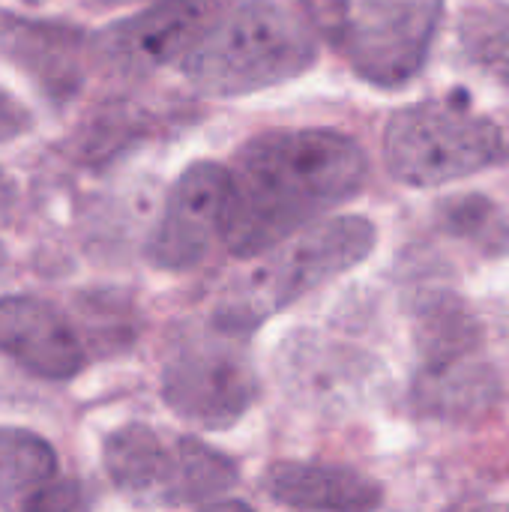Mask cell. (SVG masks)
<instances>
[{"label":"cell","mask_w":509,"mask_h":512,"mask_svg":"<svg viewBox=\"0 0 509 512\" xmlns=\"http://www.w3.org/2000/svg\"><path fill=\"white\" fill-rule=\"evenodd\" d=\"M234 225L228 252L258 258L363 192L366 150L339 129H267L228 165Z\"/></svg>","instance_id":"6da1fadb"},{"label":"cell","mask_w":509,"mask_h":512,"mask_svg":"<svg viewBox=\"0 0 509 512\" xmlns=\"http://www.w3.org/2000/svg\"><path fill=\"white\" fill-rule=\"evenodd\" d=\"M315 60L309 18L279 0H234L177 66L201 96L240 99L306 75Z\"/></svg>","instance_id":"7a4b0ae2"},{"label":"cell","mask_w":509,"mask_h":512,"mask_svg":"<svg viewBox=\"0 0 509 512\" xmlns=\"http://www.w3.org/2000/svg\"><path fill=\"white\" fill-rule=\"evenodd\" d=\"M306 18L375 87L414 81L438 39L444 0H303Z\"/></svg>","instance_id":"3957f363"},{"label":"cell","mask_w":509,"mask_h":512,"mask_svg":"<svg viewBox=\"0 0 509 512\" xmlns=\"http://www.w3.org/2000/svg\"><path fill=\"white\" fill-rule=\"evenodd\" d=\"M420 366L414 402L420 414L450 423H477L498 411L504 384L483 354V330L456 294H426L417 309Z\"/></svg>","instance_id":"277c9868"},{"label":"cell","mask_w":509,"mask_h":512,"mask_svg":"<svg viewBox=\"0 0 509 512\" xmlns=\"http://www.w3.org/2000/svg\"><path fill=\"white\" fill-rule=\"evenodd\" d=\"M102 468L120 495L150 507H216L237 486L231 456L192 435H168L147 423H123L108 432Z\"/></svg>","instance_id":"5b68a950"},{"label":"cell","mask_w":509,"mask_h":512,"mask_svg":"<svg viewBox=\"0 0 509 512\" xmlns=\"http://www.w3.org/2000/svg\"><path fill=\"white\" fill-rule=\"evenodd\" d=\"M387 171L414 189L447 186L509 162L504 129L450 99H429L396 111L384 129Z\"/></svg>","instance_id":"8992f818"},{"label":"cell","mask_w":509,"mask_h":512,"mask_svg":"<svg viewBox=\"0 0 509 512\" xmlns=\"http://www.w3.org/2000/svg\"><path fill=\"white\" fill-rule=\"evenodd\" d=\"M378 243V228L366 216L318 219L279 246L249 279V291L237 303H225L216 315L234 327L252 330L264 315L282 312L312 291L330 285L342 273L363 264Z\"/></svg>","instance_id":"52a82bcc"},{"label":"cell","mask_w":509,"mask_h":512,"mask_svg":"<svg viewBox=\"0 0 509 512\" xmlns=\"http://www.w3.org/2000/svg\"><path fill=\"white\" fill-rule=\"evenodd\" d=\"M246 333L222 318L183 336L162 366V402L174 417L207 432L237 426L261 396Z\"/></svg>","instance_id":"ba28073f"},{"label":"cell","mask_w":509,"mask_h":512,"mask_svg":"<svg viewBox=\"0 0 509 512\" xmlns=\"http://www.w3.org/2000/svg\"><path fill=\"white\" fill-rule=\"evenodd\" d=\"M234 201L228 165L201 159L183 168L147 240V261L165 273H189L219 246L228 249Z\"/></svg>","instance_id":"9c48e42d"},{"label":"cell","mask_w":509,"mask_h":512,"mask_svg":"<svg viewBox=\"0 0 509 512\" xmlns=\"http://www.w3.org/2000/svg\"><path fill=\"white\" fill-rule=\"evenodd\" d=\"M234 0H150L93 39V57L120 75H150L180 63Z\"/></svg>","instance_id":"30bf717a"},{"label":"cell","mask_w":509,"mask_h":512,"mask_svg":"<svg viewBox=\"0 0 509 512\" xmlns=\"http://www.w3.org/2000/svg\"><path fill=\"white\" fill-rule=\"evenodd\" d=\"M0 60L15 66L48 102H72L93 63L87 30L57 21L0 9Z\"/></svg>","instance_id":"8fae6325"},{"label":"cell","mask_w":509,"mask_h":512,"mask_svg":"<svg viewBox=\"0 0 509 512\" xmlns=\"http://www.w3.org/2000/svg\"><path fill=\"white\" fill-rule=\"evenodd\" d=\"M0 354L45 381H69L87 366L78 324L54 303L30 294L0 300Z\"/></svg>","instance_id":"7c38bea8"},{"label":"cell","mask_w":509,"mask_h":512,"mask_svg":"<svg viewBox=\"0 0 509 512\" xmlns=\"http://www.w3.org/2000/svg\"><path fill=\"white\" fill-rule=\"evenodd\" d=\"M378 363L345 342L321 333H297L279 354V378L309 408L357 405L375 384Z\"/></svg>","instance_id":"4fadbf2b"},{"label":"cell","mask_w":509,"mask_h":512,"mask_svg":"<svg viewBox=\"0 0 509 512\" xmlns=\"http://www.w3.org/2000/svg\"><path fill=\"white\" fill-rule=\"evenodd\" d=\"M264 492L288 510H375L384 489L357 468L330 462H276L264 474Z\"/></svg>","instance_id":"5bb4252c"},{"label":"cell","mask_w":509,"mask_h":512,"mask_svg":"<svg viewBox=\"0 0 509 512\" xmlns=\"http://www.w3.org/2000/svg\"><path fill=\"white\" fill-rule=\"evenodd\" d=\"M54 477L57 453L42 435L0 426V507H24L39 489L54 483Z\"/></svg>","instance_id":"9a60e30c"},{"label":"cell","mask_w":509,"mask_h":512,"mask_svg":"<svg viewBox=\"0 0 509 512\" xmlns=\"http://www.w3.org/2000/svg\"><path fill=\"white\" fill-rule=\"evenodd\" d=\"M456 30L465 60L509 90V0H468Z\"/></svg>","instance_id":"2e32d148"},{"label":"cell","mask_w":509,"mask_h":512,"mask_svg":"<svg viewBox=\"0 0 509 512\" xmlns=\"http://www.w3.org/2000/svg\"><path fill=\"white\" fill-rule=\"evenodd\" d=\"M438 219L447 234L465 246L501 258L509 255V213L486 195H456L438 207Z\"/></svg>","instance_id":"e0dca14e"},{"label":"cell","mask_w":509,"mask_h":512,"mask_svg":"<svg viewBox=\"0 0 509 512\" xmlns=\"http://www.w3.org/2000/svg\"><path fill=\"white\" fill-rule=\"evenodd\" d=\"M33 129V114L30 108L12 96L6 87H0V144H9Z\"/></svg>","instance_id":"ac0fdd59"},{"label":"cell","mask_w":509,"mask_h":512,"mask_svg":"<svg viewBox=\"0 0 509 512\" xmlns=\"http://www.w3.org/2000/svg\"><path fill=\"white\" fill-rule=\"evenodd\" d=\"M18 201H21V192H18V183L9 171L0 168V228H6L18 210Z\"/></svg>","instance_id":"d6986e66"},{"label":"cell","mask_w":509,"mask_h":512,"mask_svg":"<svg viewBox=\"0 0 509 512\" xmlns=\"http://www.w3.org/2000/svg\"><path fill=\"white\" fill-rule=\"evenodd\" d=\"M105 3H132V0H105Z\"/></svg>","instance_id":"ffe728a7"}]
</instances>
